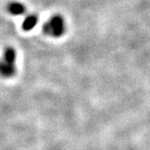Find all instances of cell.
<instances>
[{
	"label": "cell",
	"mask_w": 150,
	"mask_h": 150,
	"mask_svg": "<svg viewBox=\"0 0 150 150\" xmlns=\"http://www.w3.org/2000/svg\"><path fill=\"white\" fill-rule=\"evenodd\" d=\"M8 12L16 16H22L25 12V6L20 2H12L10 3L7 6Z\"/></svg>",
	"instance_id": "3"
},
{
	"label": "cell",
	"mask_w": 150,
	"mask_h": 150,
	"mask_svg": "<svg viewBox=\"0 0 150 150\" xmlns=\"http://www.w3.org/2000/svg\"><path fill=\"white\" fill-rule=\"evenodd\" d=\"M38 16L35 15V14H31L28 15L23 22V29L25 31H31L33 30L38 24Z\"/></svg>",
	"instance_id": "4"
},
{
	"label": "cell",
	"mask_w": 150,
	"mask_h": 150,
	"mask_svg": "<svg viewBox=\"0 0 150 150\" xmlns=\"http://www.w3.org/2000/svg\"><path fill=\"white\" fill-rule=\"evenodd\" d=\"M16 52L12 47L5 49L0 58V76L10 78L15 75L16 71Z\"/></svg>",
	"instance_id": "1"
},
{
	"label": "cell",
	"mask_w": 150,
	"mask_h": 150,
	"mask_svg": "<svg viewBox=\"0 0 150 150\" xmlns=\"http://www.w3.org/2000/svg\"><path fill=\"white\" fill-rule=\"evenodd\" d=\"M65 21L62 16L59 15L52 16L45 24L44 28H42V31L46 35L53 38H58L63 35L65 33Z\"/></svg>",
	"instance_id": "2"
}]
</instances>
